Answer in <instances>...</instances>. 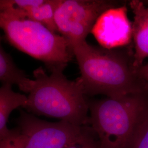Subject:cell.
I'll list each match as a JSON object with an SVG mask.
<instances>
[{
    "mask_svg": "<svg viewBox=\"0 0 148 148\" xmlns=\"http://www.w3.org/2000/svg\"><path fill=\"white\" fill-rule=\"evenodd\" d=\"M57 69L48 75L41 66L35 69L34 83L24 108L33 115L56 118L79 126L88 122L89 104L79 79L71 81Z\"/></svg>",
    "mask_w": 148,
    "mask_h": 148,
    "instance_id": "cell-3",
    "label": "cell"
},
{
    "mask_svg": "<svg viewBox=\"0 0 148 148\" xmlns=\"http://www.w3.org/2000/svg\"><path fill=\"white\" fill-rule=\"evenodd\" d=\"M73 52L86 95L115 97L148 91V84L136 74L133 55L127 51L97 47L85 41L75 46Z\"/></svg>",
    "mask_w": 148,
    "mask_h": 148,
    "instance_id": "cell-1",
    "label": "cell"
},
{
    "mask_svg": "<svg viewBox=\"0 0 148 148\" xmlns=\"http://www.w3.org/2000/svg\"><path fill=\"white\" fill-rule=\"evenodd\" d=\"M60 2V0H31L29 5L21 10L27 18L58 34L55 22V13Z\"/></svg>",
    "mask_w": 148,
    "mask_h": 148,
    "instance_id": "cell-10",
    "label": "cell"
},
{
    "mask_svg": "<svg viewBox=\"0 0 148 148\" xmlns=\"http://www.w3.org/2000/svg\"><path fill=\"white\" fill-rule=\"evenodd\" d=\"M0 29L11 45L42 62L51 72L64 70L74 56L63 36L27 18L19 9L10 7L0 12Z\"/></svg>",
    "mask_w": 148,
    "mask_h": 148,
    "instance_id": "cell-4",
    "label": "cell"
},
{
    "mask_svg": "<svg viewBox=\"0 0 148 148\" xmlns=\"http://www.w3.org/2000/svg\"><path fill=\"white\" fill-rule=\"evenodd\" d=\"M101 47L114 49L126 46L132 38V23L126 6H116L104 11L95 22L91 32Z\"/></svg>",
    "mask_w": 148,
    "mask_h": 148,
    "instance_id": "cell-7",
    "label": "cell"
},
{
    "mask_svg": "<svg viewBox=\"0 0 148 148\" xmlns=\"http://www.w3.org/2000/svg\"><path fill=\"white\" fill-rule=\"evenodd\" d=\"M65 148H99L95 139L84 130L74 141Z\"/></svg>",
    "mask_w": 148,
    "mask_h": 148,
    "instance_id": "cell-13",
    "label": "cell"
},
{
    "mask_svg": "<svg viewBox=\"0 0 148 148\" xmlns=\"http://www.w3.org/2000/svg\"><path fill=\"white\" fill-rule=\"evenodd\" d=\"M131 148H148V119L144 123Z\"/></svg>",
    "mask_w": 148,
    "mask_h": 148,
    "instance_id": "cell-14",
    "label": "cell"
},
{
    "mask_svg": "<svg viewBox=\"0 0 148 148\" xmlns=\"http://www.w3.org/2000/svg\"><path fill=\"white\" fill-rule=\"evenodd\" d=\"M135 72L138 78L148 84V63L143 64L139 68L135 69Z\"/></svg>",
    "mask_w": 148,
    "mask_h": 148,
    "instance_id": "cell-15",
    "label": "cell"
},
{
    "mask_svg": "<svg viewBox=\"0 0 148 148\" xmlns=\"http://www.w3.org/2000/svg\"><path fill=\"white\" fill-rule=\"evenodd\" d=\"M0 148H24L17 128L10 129L5 133L0 136Z\"/></svg>",
    "mask_w": 148,
    "mask_h": 148,
    "instance_id": "cell-12",
    "label": "cell"
},
{
    "mask_svg": "<svg viewBox=\"0 0 148 148\" xmlns=\"http://www.w3.org/2000/svg\"><path fill=\"white\" fill-rule=\"evenodd\" d=\"M12 86L5 83L0 87V136L10 130L7 122L11 113L18 108H24L27 101V96L14 91Z\"/></svg>",
    "mask_w": 148,
    "mask_h": 148,
    "instance_id": "cell-11",
    "label": "cell"
},
{
    "mask_svg": "<svg viewBox=\"0 0 148 148\" xmlns=\"http://www.w3.org/2000/svg\"><path fill=\"white\" fill-rule=\"evenodd\" d=\"M2 36L0 33V82L16 85L19 90L29 93L34 85V79H30L25 71L19 69L2 45Z\"/></svg>",
    "mask_w": 148,
    "mask_h": 148,
    "instance_id": "cell-9",
    "label": "cell"
},
{
    "mask_svg": "<svg viewBox=\"0 0 148 148\" xmlns=\"http://www.w3.org/2000/svg\"><path fill=\"white\" fill-rule=\"evenodd\" d=\"M18 127L24 148H65L84 130L68 122H49L21 110Z\"/></svg>",
    "mask_w": 148,
    "mask_h": 148,
    "instance_id": "cell-6",
    "label": "cell"
},
{
    "mask_svg": "<svg viewBox=\"0 0 148 148\" xmlns=\"http://www.w3.org/2000/svg\"><path fill=\"white\" fill-rule=\"evenodd\" d=\"M130 6L134 14L132 38L134 43L133 65L137 69L148 57V7L142 1L133 0Z\"/></svg>",
    "mask_w": 148,
    "mask_h": 148,
    "instance_id": "cell-8",
    "label": "cell"
},
{
    "mask_svg": "<svg viewBox=\"0 0 148 148\" xmlns=\"http://www.w3.org/2000/svg\"><path fill=\"white\" fill-rule=\"evenodd\" d=\"M89 110L99 148H131L148 119V90L95 101Z\"/></svg>",
    "mask_w": 148,
    "mask_h": 148,
    "instance_id": "cell-2",
    "label": "cell"
},
{
    "mask_svg": "<svg viewBox=\"0 0 148 148\" xmlns=\"http://www.w3.org/2000/svg\"><path fill=\"white\" fill-rule=\"evenodd\" d=\"M143 1V3H144L145 5L148 7V1Z\"/></svg>",
    "mask_w": 148,
    "mask_h": 148,
    "instance_id": "cell-16",
    "label": "cell"
},
{
    "mask_svg": "<svg viewBox=\"0 0 148 148\" xmlns=\"http://www.w3.org/2000/svg\"><path fill=\"white\" fill-rule=\"evenodd\" d=\"M117 2L106 0H60L55 22L59 34L71 47L86 41L98 18Z\"/></svg>",
    "mask_w": 148,
    "mask_h": 148,
    "instance_id": "cell-5",
    "label": "cell"
}]
</instances>
